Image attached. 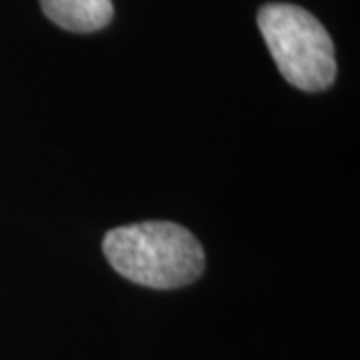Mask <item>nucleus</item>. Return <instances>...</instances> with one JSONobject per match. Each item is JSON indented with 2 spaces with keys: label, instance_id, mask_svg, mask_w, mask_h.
I'll return each mask as SVG.
<instances>
[{
  "label": "nucleus",
  "instance_id": "f03ea898",
  "mask_svg": "<svg viewBox=\"0 0 360 360\" xmlns=\"http://www.w3.org/2000/svg\"><path fill=\"white\" fill-rule=\"evenodd\" d=\"M258 28L288 84L319 92L335 82V44L309 11L284 2L264 4L258 11Z\"/></svg>",
  "mask_w": 360,
  "mask_h": 360
},
{
  "label": "nucleus",
  "instance_id": "7ed1b4c3",
  "mask_svg": "<svg viewBox=\"0 0 360 360\" xmlns=\"http://www.w3.org/2000/svg\"><path fill=\"white\" fill-rule=\"evenodd\" d=\"M42 13L70 32H94L115 16L112 0H40Z\"/></svg>",
  "mask_w": 360,
  "mask_h": 360
},
{
  "label": "nucleus",
  "instance_id": "f257e3e1",
  "mask_svg": "<svg viewBox=\"0 0 360 360\" xmlns=\"http://www.w3.org/2000/svg\"><path fill=\"white\" fill-rule=\"evenodd\" d=\"M103 252L120 276L160 290L194 283L205 270L196 236L167 220L118 226L104 236Z\"/></svg>",
  "mask_w": 360,
  "mask_h": 360
}]
</instances>
